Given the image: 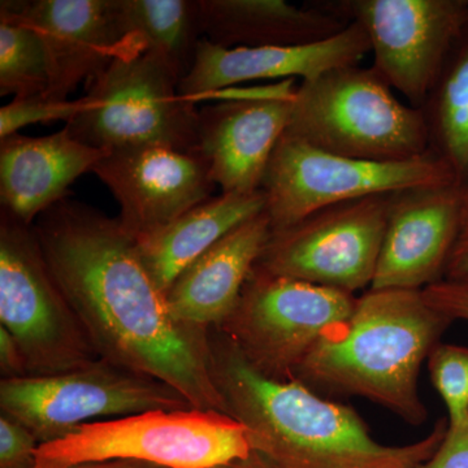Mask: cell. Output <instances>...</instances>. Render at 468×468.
Returning a JSON list of instances; mask_svg holds the SVG:
<instances>
[{
  "label": "cell",
  "mask_w": 468,
  "mask_h": 468,
  "mask_svg": "<svg viewBox=\"0 0 468 468\" xmlns=\"http://www.w3.org/2000/svg\"><path fill=\"white\" fill-rule=\"evenodd\" d=\"M45 260L101 359L226 412L211 377L209 329L176 318L116 218L63 199L33 224Z\"/></svg>",
  "instance_id": "cell-1"
},
{
  "label": "cell",
  "mask_w": 468,
  "mask_h": 468,
  "mask_svg": "<svg viewBox=\"0 0 468 468\" xmlns=\"http://www.w3.org/2000/svg\"><path fill=\"white\" fill-rule=\"evenodd\" d=\"M211 377L226 414L242 424L252 451L280 468H419L445 436L440 420L420 441L380 443L356 410L297 380H273L251 367L232 341L209 329Z\"/></svg>",
  "instance_id": "cell-2"
},
{
  "label": "cell",
  "mask_w": 468,
  "mask_h": 468,
  "mask_svg": "<svg viewBox=\"0 0 468 468\" xmlns=\"http://www.w3.org/2000/svg\"><path fill=\"white\" fill-rule=\"evenodd\" d=\"M451 323L421 291L368 289L349 319L310 351L294 380L318 394L362 397L421 426L428 411L419 371Z\"/></svg>",
  "instance_id": "cell-3"
},
{
  "label": "cell",
  "mask_w": 468,
  "mask_h": 468,
  "mask_svg": "<svg viewBox=\"0 0 468 468\" xmlns=\"http://www.w3.org/2000/svg\"><path fill=\"white\" fill-rule=\"evenodd\" d=\"M285 134L371 162H403L431 153L421 111L399 101L374 68L359 64L301 82Z\"/></svg>",
  "instance_id": "cell-4"
},
{
  "label": "cell",
  "mask_w": 468,
  "mask_h": 468,
  "mask_svg": "<svg viewBox=\"0 0 468 468\" xmlns=\"http://www.w3.org/2000/svg\"><path fill=\"white\" fill-rule=\"evenodd\" d=\"M180 80L155 55H120L85 85L84 110L64 128L107 154L155 146L197 153L199 111L178 92Z\"/></svg>",
  "instance_id": "cell-5"
},
{
  "label": "cell",
  "mask_w": 468,
  "mask_h": 468,
  "mask_svg": "<svg viewBox=\"0 0 468 468\" xmlns=\"http://www.w3.org/2000/svg\"><path fill=\"white\" fill-rule=\"evenodd\" d=\"M252 451L246 428L217 410H154L92 421L42 443L36 468L132 461L162 468H209Z\"/></svg>",
  "instance_id": "cell-6"
},
{
  "label": "cell",
  "mask_w": 468,
  "mask_h": 468,
  "mask_svg": "<svg viewBox=\"0 0 468 468\" xmlns=\"http://www.w3.org/2000/svg\"><path fill=\"white\" fill-rule=\"evenodd\" d=\"M0 325L14 335L27 377H48L101 359L61 292L33 226L2 212Z\"/></svg>",
  "instance_id": "cell-7"
},
{
  "label": "cell",
  "mask_w": 468,
  "mask_h": 468,
  "mask_svg": "<svg viewBox=\"0 0 468 468\" xmlns=\"http://www.w3.org/2000/svg\"><path fill=\"white\" fill-rule=\"evenodd\" d=\"M458 183L431 151L403 162L346 158L284 134L273 150L261 192L272 230L298 223L329 206L378 194Z\"/></svg>",
  "instance_id": "cell-8"
},
{
  "label": "cell",
  "mask_w": 468,
  "mask_h": 468,
  "mask_svg": "<svg viewBox=\"0 0 468 468\" xmlns=\"http://www.w3.org/2000/svg\"><path fill=\"white\" fill-rule=\"evenodd\" d=\"M358 297L255 267L239 300L218 329L246 362L273 380H294L295 369L349 319Z\"/></svg>",
  "instance_id": "cell-9"
},
{
  "label": "cell",
  "mask_w": 468,
  "mask_h": 468,
  "mask_svg": "<svg viewBox=\"0 0 468 468\" xmlns=\"http://www.w3.org/2000/svg\"><path fill=\"white\" fill-rule=\"evenodd\" d=\"M186 409L196 408L171 385L104 359L63 374L0 380V412L26 426L41 445L97 418Z\"/></svg>",
  "instance_id": "cell-10"
},
{
  "label": "cell",
  "mask_w": 468,
  "mask_h": 468,
  "mask_svg": "<svg viewBox=\"0 0 468 468\" xmlns=\"http://www.w3.org/2000/svg\"><path fill=\"white\" fill-rule=\"evenodd\" d=\"M392 194L329 206L272 230L255 267L351 294L371 288Z\"/></svg>",
  "instance_id": "cell-11"
},
{
  "label": "cell",
  "mask_w": 468,
  "mask_h": 468,
  "mask_svg": "<svg viewBox=\"0 0 468 468\" xmlns=\"http://www.w3.org/2000/svg\"><path fill=\"white\" fill-rule=\"evenodd\" d=\"M367 34L372 68L420 110L468 21L463 0H332L324 2Z\"/></svg>",
  "instance_id": "cell-12"
},
{
  "label": "cell",
  "mask_w": 468,
  "mask_h": 468,
  "mask_svg": "<svg viewBox=\"0 0 468 468\" xmlns=\"http://www.w3.org/2000/svg\"><path fill=\"white\" fill-rule=\"evenodd\" d=\"M120 206L119 223L135 241L165 229L212 198L217 185L198 153L141 147L107 154L92 168Z\"/></svg>",
  "instance_id": "cell-13"
},
{
  "label": "cell",
  "mask_w": 468,
  "mask_h": 468,
  "mask_svg": "<svg viewBox=\"0 0 468 468\" xmlns=\"http://www.w3.org/2000/svg\"><path fill=\"white\" fill-rule=\"evenodd\" d=\"M295 80L260 95L232 97L199 111L197 153L221 193L261 192L276 144L291 122Z\"/></svg>",
  "instance_id": "cell-14"
},
{
  "label": "cell",
  "mask_w": 468,
  "mask_h": 468,
  "mask_svg": "<svg viewBox=\"0 0 468 468\" xmlns=\"http://www.w3.org/2000/svg\"><path fill=\"white\" fill-rule=\"evenodd\" d=\"M461 184L390 196L377 272L369 289L423 291L445 275L461 218Z\"/></svg>",
  "instance_id": "cell-15"
},
{
  "label": "cell",
  "mask_w": 468,
  "mask_h": 468,
  "mask_svg": "<svg viewBox=\"0 0 468 468\" xmlns=\"http://www.w3.org/2000/svg\"><path fill=\"white\" fill-rule=\"evenodd\" d=\"M369 52L367 34L356 23H350L332 38L309 45L227 48L202 38L192 68L181 79L178 92L197 103L242 82L313 81L337 68L358 66Z\"/></svg>",
  "instance_id": "cell-16"
},
{
  "label": "cell",
  "mask_w": 468,
  "mask_h": 468,
  "mask_svg": "<svg viewBox=\"0 0 468 468\" xmlns=\"http://www.w3.org/2000/svg\"><path fill=\"white\" fill-rule=\"evenodd\" d=\"M0 8L38 33L48 55L50 88L45 95L68 100L122 54L112 0L2 2Z\"/></svg>",
  "instance_id": "cell-17"
},
{
  "label": "cell",
  "mask_w": 468,
  "mask_h": 468,
  "mask_svg": "<svg viewBox=\"0 0 468 468\" xmlns=\"http://www.w3.org/2000/svg\"><path fill=\"white\" fill-rule=\"evenodd\" d=\"M104 151L80 143L67 131L45 137L12 134L0 143V198L8 217L33 226L68 189L91 172Z\"/></svg>",
  "instance_id": "cell-18"
},
{
  "label": "cell",
  "mask_w": 468,
  "mask_h": 468,
  "mask_svg": "<svg viewBox=\"0 0 468 468\" xmlns=\"http://www.w3.org/2000/svg\"><path fill=\"white\" fill-rule=\"evenodd\" d=\"M271 233L270 218L261 212L194 261L165 294L176 318L206 329L223 324L236 307Z\"/></svg>",
  "instance_id": "cell-19"
},
{
  "label": "cell",
  "mask_w": 468,
  "mask_h": 468,
  "mask_svg": "<svg viewBox=\"0 0 468 468\" xmlns=\"http://www.w3.org/2000/svg\"><path fill=\"white\" fill-rule=\"evenodd\" d=\"M202 38L223 48L309 45L349 27L324 2L289 5L284 0H198Z\"/></svg>",
  "instance_id": "cell-20"
},
{
  "label": "cell",
  "mask_w": 468,
  "mask_h": 468,
  "mask_svg": "<svg viewBox=\"0 0 468 468\" xmlns=\"http://www.w3.org/2000/svg\"><path fill=\"white\" fill-rule=\"evenodd\" d=\"M264 207L261 192L218 194L160 232L135 241L138 254L160 291L167 294L175 280L194 261L237 227L264 212Z\"/></svg>",
  "instance_id": "cell-21"
},
{
  "label": "cell",
  "mask_w": 468,
  "mask_h": 468,
  "mask_svg": "<svg viewBox=\"0 0 468 468\" xmlns=\"http://www.w3.org/2000/svg\"><path fill=\"white\" fill-rule=\"evenodd\" d=\"M112 15L122 39L120 55L153 54L181 79L189 72L202 39L198 2L112 0Z\"/></svg>",
  "instance_id": "cell-22"
},
{
  "label": "cell",
  "mask_w": 468,
  "mask_h": 468,
  "mask_svg": "<svg viewBox=\"0 0 468 468\" xmlns=\"http://www.w3.org/2000/svg\"><path fill=\"white\" fill-rule=\"evenodd\" d=\"M420 111L430 150L451 167L458 183L468 184V21Z\"/></svg>",
  "instance_id": "cell-23"
},
{
  "label": "cell",
  "mask_w": 468,
  "mask_h": 468,
  "mask_svg": "<svg viewBox=\"0 0 468 468\" xmlns=\"http://www.w3.org/2000/svg\"><path fill=\"white\" fill-rule=\"evenodd\" d=\"M48 88V55L38 33L0 8V95L21 100L46 94Z\"/></svg>",
  "instance_id": "cell-24"
},
{
  "label": "cell",
  "mask_w": 468,
  "mask_h": 468,
  "mask_svg": "<svg viewBox=\"0 0 468 468\" xmlns=\"http://www.w3.org/2000/svg\"><path fill=\"white\" fill-rule=\"evenodd\" d=\"M431 380L449 411V424L468 420V347L437 344L428 356Z\"/></svg>",
  "instance_id": "cell-25"
},
{
  "label": "cell",
  "mask_w": 468,
  "mask_h": 468,
  "mask_svg": "<svg viewBox=\"0 0 468 468\" xmlns=\"http://www.w3.org/2000/svg\"><path fill=\"white\" fill-rule=\"evenodd\" d=\"M84 106L82 97L75 101L54 100L42 94L14 100L0 109V140L18 133L27 125L55 122L68 124L84 110Z\"/></svg>",
  "instance_id": "cell-26"
},
{
  "label": "cell",
  "mask_w": 468,
  "mask_h": 468,
  "mask_svg": "<svg viewBox=\"0 0 468 468\" xmlns=\"http://www.w3.org/2000/svg\"><path fill=\"white\" fill-rule=\"evenodd\" d=\"M39 445L26 426L0 412V468H36Z\"/></svg>",
  "instance_id": "cell-27"
},
{
  "label": "cell",
  "mask_w": 468,
  "mask_h": 468,
  "mask_svg": "<svg viewBox=\"0 0 468 468\" xmlns=\"http://www.w3.org/2000/svg\"><path fill=\"white\" fill-rule=\"evenodd\" d=\"M421 292L427 303L451 322L468 323V276L443 277Z\"/></svg>",
  "instance_id": "cell-28"
},
{
  "label": "cell",
  "mask_w": 468,
  "mask_h": 468,
  "mask_svg": "<svg viewBox=\"0 0 468 468\" xmlns=\"http://www.w3.org/2000/svg\"><path fill=\"white\" fill-rule=\"evenodd\" d=\"M419 468H468V420L449 424L435 454Z\"/></svg>",
  "instance_id": "cell-29"
},
{
  "label": "cell",
  "mask_w": 468,
  "mask_h": 468,
  "mask_svg": "<svg viewBox=\"0 0 468 468\" xmlns=\"http://www.w3.org/2000/svg\"><path fill=\"white\" fill-rule=\"evenodd\" d=\"M461 190L460 227L443 277L468 276V184L461 185Z\"/></svg>",
  "instance_id": "cell-30"
},
{
  "label": "cell",
  "mask_w": 468,
  "mask_h": 468,
  "mask_svg": "<svg viewBox=\"0 0 468 468\" xmlns=\"http://www.w3.org/2000/svg\"><path fill=\"white\" fill-rule=\"evenodd\" d=\"M0 374L2 378H18L27 377L26 356L20 345L0 325Z\"/></svg>",
  "instance_id": "cell-31"
},
{
  "label": "cell",
  "mask_w": 468,
  "mask_h": 468,
  "mask_svg": "<svg viewBox=\"0 0 468 468\" xmlns=\"http://www.w3.org/2000/svg\"><path fill=\"white\" fill-rule=\"evenodd\" d=\"M209 468H280L261 452L251 451L246 457L218 464Z\"/></svg>",
  "instance_id": "cell-32"
},
{
  "label": "cell",
  "mask_w": 468,
  "mask_h": 468,
  "mask_svg": "<svg viewBox=\"0 0 468 468\" xmlns=\"http://www.w3.org/2000/svg\"><path fill=\"white\" fill-rule=\"evenodd\" d=\"M69 468H162L153 466V464L141 463V462L132 461H111V462H94V463L77 464Z\"/></svg>",
  "instance_id": "cell-33"
}]
</instances>
